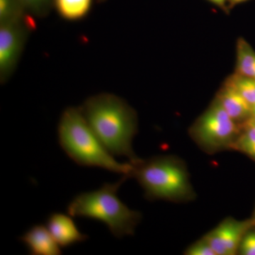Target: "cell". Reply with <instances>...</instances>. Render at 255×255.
Instances as JSON below:
<instances>
[{"label":"cell","mask_w":255,"mask_h":255,"mask_svg":"<svg viewBox=\"0 0 255 255\" xmlns=\"http://www.w3.org/2000/svg\"><path fill=\"white\" fill-rule=\"evenodd\" d=\"M238 255H255V225L249 228L243 236Z\"/></svg>","instance_id":"obj_17"},{"label":"cell","mask_w":255,"mask_h":255,"mask_svg":"<svg viewBox=\"0 0 255 255\" xmlns=\"http://www.w3.org/2000/svg\"><path fill=\"white\" fill-rule=\"evenodd\" d=\"M36 28L33 18L0 23V82L9 81L17 67L31 32Z\"/></svg>","instance_id":"obj_6"},{"label":"cell","mask_w":255,"mask_h":255,"mask_svg":"<svg viewBox=\"0 0 255 255\" xmlns=\"http://www.w3.org/2000/svg\"><path fill=\"white\" fill-rule=\"evenodd\" d=\"M252 218H253V219H254L255 221V208L254 210V212H253V216H252Z\"/></svg>","instance_id":"obj_23"},{"label":"cell","mask_w":255,"mask_h":255,"mask_svg":"<svg viewBox=\"0 0 255 255\" xmlns=\"http://www.w3.org/2000/svg\"><path fill=\"white\" fill-rule=\"evenodd\" d=\"M216 97L228 115L237 123L243 125L251 118V105L227 82H224Z\"/></svg>","instance_id":"obj_10"},{"label":"cell","mask_w":255,"mask_h":255,"mask_svg":"<svg viewBox=\"0 0 255 255\" xmlns=\"http://www.w3.org/2000/svg\"><path fill=\"white\" fill-rule=\"evenodd\" d=\"M34 18L23 0H0V23L21 21Z\"/></svg>","instance_id":"obj_13"},{"label":"cell","mask_w":255,"mask_h":255,"mask_svg":"<svg viewBox=\"0 0 255 255\" xmlns=\"http://www.w3.org/2000/svg\"><path fill=\"white\" fill-rule=\"evenodd\" d=\"M19 239L27 247L32 255L62 254L59 245L55 241L48 228L43 225L32 226Z\"/></svg>","instance_id":"obj_9"},{"label":"cell","mask_w":255,"mask_h":255,"mask_svg":"<svg viewBox=\"0 0 255 255\" xmlns=\"http://www.w3.org/2000/svg\"><path fill=\"white\" fill-rule=\"evenodd\" d=\"M58 135L60 147L75 163L131 177L133 164L120 163L114 158L87 123L80 107H70L63 111Z\"/></svg>","instance_id":"obj_2"},{"label":"cell","mask_w":255,"mask_h":255,"mask_svg":"<svg viewBox=\"0 0 255 255\" xmlns=\"http://www.w3.org/2000/svg\"><path fill=\"white\" fill-rule=\"evenodd\" d=\"M128 178L123 175L119 182L106 183L97 190L78 194L68 204V214L105 223L116 238L132 236L142 215L129 209L117 195L119 188Z\"/></svg>","instance_id":"obj_4"},{"label":"cell","mask_w":255,"mask_h":255,"mask_svg":"<svg viewBox=\"0 0 255 255\" xmlns=\"http://www.w3.org/2000/svg\"><path fill=\"white\" fill-rule=\"evenodd\" d=\"M226 81L231 85L251 105L255 103V80L234 73Z\"/></svg>","instance_id":"obj_15"},{"label":"cell","mask_w":255,"mask_h":255,"mask_svg":"<svg viewBox=\"0 0 255 255\" xmlns=\"http://www.w3.org/2000/svg\"><path fill=\"white\" fill-rule=\"evenodd\" d=\"M47 228L60 248H68L88 239L79 231L73 219L61 213H53L47 220Z\"/></svg>","instance_id":"obj_8"},{"label":"cell","mask_w":255,"mask_h":255,"mask_svg":"<svg viewBox=\"0 0 255 255\" xmlns=\"http://www.w3.org/2000/svg\"><path fill=\"white\" fill-rule=\"evenodd\" d=\"M132 164L131 177L136 179L148 200L181 203L195 199L187 165L179 157L155 156Z\"/></svg>","instance_id":"obj_3"},{"label":"cell","mask_w":255,"mask_h":255,"mask_svg":"<svg viewBox=\"0 0 255 255\" xmlns=\"http://www.w3.org/2000/svg\"><path fill=\"white\" fill-rule=\"evenodd\" d=\"M235 73L255 80V50L242 37L238 38L236 44Z\"/></svg>","instance_id":"obj_12"},{"label":"cell","mask_w":255,"mask_h":255,"mask_svg":"<svg viewBox=\"0 0 255 255\" xmlns=\"http://www.w3.org/2000/svg\"><path fill=\"white\" fill-rule=\"evenodd\" d=\"M184 254L186 255H216L211 245L203 236L200 239L188 247Z\"/></svg>","instance_id":"obj_18"},{"label":"cell","mask_w":255,"mask_h":255,"mask_svg":"<svg viewBox=\"0 0 255 255\" xmlns=\"http://www.w3.org/2000/svg\"><path fill=\"white\" fill-rule=\"evenodd\" d=\"M28 12L36 18L46 17L53 9V0H23Z\"/></svg>","instance_id":"obj_16"},{"label":"cell","mask_w":255,"mask_h":255,"mask_svg":"<svg viewBox=\"0 0 255 255\" xmlns=\"http://www.w3.org/2000/svg\"><path fill=\"white\" fill-rule=\"evenodd\" d=\"M249 1V0H229L228 2L231 6H236V5L241 4V3L245 2V1Z\"/></svg>","instance_id":"obj_20"},{"label":"cell","mask_w":255,"mask_h":255,"mask_svg":"<svg viewBox=\"0 0 255 255\" xmlns=\"http://www.w3.org/2000/svg\"><path fill=\"white\" fill-rule=\"evenodd\" d=\"M243 125L227 114L216 97L189 129L193 141L209 155L233 150Z\"/></svg>","instance_id":"obj_5"},{"label":"cell","mask_w":255,"mask_h":255,"mask_svg":"<svg viewBox=\"0 0 255 255\" xmlns=\"http://www.w3.org/2000/svg\"><path fill=\"white\" fill-rule=\"evenodd\" d=\"M94 0H53V8L60 18L68 21H79L91 11Z\"/></svg>","instance_id":"obj_11"},{"label":"cell","mask_w":255,"mask_h":255,"mask_svg":"<svg viewBox=\"0 0 255 255\" xmlns=\"http://www.w3.org/2000/svg\"><path fill=\"white\" fill-rule=\"evenodd\" d=\"M107 0H97V1L98 2H104V1H106Z\"/></svg>","instance_id":"obj_24"},{"label":"cell","mask_w":255,"mask_h":255,"mask_svg":"<svg viewBox=\"0 0 255 255\" xmlns=\"http://www.w3.org/2000/svg\"><path fill=\"white\" fill-rule=\"evenodd\" d=\"M252 117H255V103L251 107Z\"/></svg>","instance_id":"obj_22"},{"label":"cell","mask_w":255,"mask_h":255,"mask_svg":"<svg viewBox=\"0 0 255 255\" xmlns=\"http://www.w3.org/2000/svg\"><path fill=\"white\" fill-rule=\"evenodd\" d=\"M209 2L212 3L213 4L219 6L221 9H225L226 8V3L229 1V0H207Z\"/></svg>","instance_id":"obj_19"},{"label":"cell","mask_w":255,"mask_h":255,"mask_svg":"<svg viewBox=\"0 0 255 255\" xmlns=\"http://www.w3.org/2000/svg\"><path fill=\"white\" fill-rule=\"evenodd\" d=\"M232 150L239 151L255 162V126L243 124L241 133Z\"/></svg>","instance_id":"obj_14"},{"label":"cell","mask_w":255,"mask_h":255,"mask_svg":"<svg viewBox=\"0 0 255 255\" xmlns=\"http://www.w3.org/2000/svg\"><path fill=\"white\" fill-rule=\"evenodd\" d=\"M80 108L112 155L127 157L132 164L140 160L132 147L138 128L137 113L125 100L104 92L89 97Z\"/></svg>","instance_id":"obj_1"},{"label":"cell","mask_w":255,"mask_h":255,"mask_svg":"<svg viewBox=\"0 0 255 255\" xmlns=\"http://www.w3.org/2000/svg\"><path fill=\"white\" fill-rule=\"evenodd\" d=\"M246 123L251 124V125L255 126V117H252V118L250 119L249 120L246 122Z\"/></svg>","instance_id":"obj_21"},{"label":"cell","mask_w":255,"mask_h":255,"mask_svg":"<svg viewBox=\"0 0 255 255\" xmlns=\"http://www.w3.org/2000/svg\"><path fill=\"white\" fill-rule=\"evenodd\" d=\"M255 225L253 218L237 220L233 217L223 219L214 229L204 235L216 255H238L243 236Z\"/></svg>","instance_id":"obj_7"}]
</instances>
